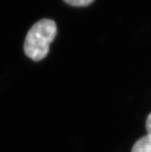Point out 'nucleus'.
Masks as SVG:
<instances>
[{
  "label": "nucleus",
  "mask_w": 151,
  "mask_h": 152,
  "mask_svg": "<svg viewBox=\"0 0 151 152\" xmlns=\"http://www.w3.org/2000/svg\"><path fill=\"white\" fill-rule=\"evenodd\" d=\"M56 33V24L52 19H43L35 23L26 37L24 42L26 55L35 61L44 59L50 51V45Z\"/></svg>",
  "instance_id": "1"
},
{
  "label": "nucleus",
  "mask_w": 151,
  "mask_h": 152,
  "mask_svg": "<svg viewBox=\"0 0 151 152\" xmlns=\"http://www.w3.org/2000/svg\"><path fill=\"white\" fill-rule=\"evenodd\" d=\"M131 152H151V134L139 139L133 147Z\"/></svg>",
  "instance_id": "2"
},
{
  "label": "nucleus",
  "mask_w": 151,
  "mask_h": 152,
  "mask_svg": "<svg viewBox=\"0 0 151 152\" xmlns=\"http://www.w3.org/2000/svg\"><path fill=\"white\" fill-rule=\"evenodd\" d=\"M63 1L70 6L80 7V6H89L94 0H63Z\"/></svg>",
  "instance_id": "3"
},
{
  "label": "nucleus",
  "mask_w": 151,
  "mask_h": 152,
  "mask_svg": "<svg viewBox=\"0 0 151 152\" xmlns=\"http://www.w3.org/2000/svg\"><path fill=\"white\" fill-rule=\"evenodd\" d=\"M146 128L148 134H151V114L148 116L147 122H146Z\"/></svg>",
  "instance_id": "4"
}]
</instances>
